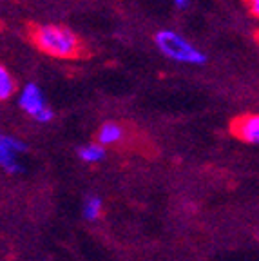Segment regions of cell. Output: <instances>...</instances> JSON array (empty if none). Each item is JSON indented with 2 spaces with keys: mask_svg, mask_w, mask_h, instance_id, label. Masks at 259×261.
Here are the masks:
<instances>
[{
  "mask_svg": "<svg viewBox=\"0 0 259 261\" xmlns=\"http://www.w3.org/2000/svg\"><path fill=\"white\" fill-rule=\"evenodd\" d=\"M29 38L35 47L49 57L73 60L84 55L85 47L76 33L60 24H38L29 29Z\"/></svg>",
  "mask_w": 259,
  "mask_h": 261,
  "instance_id": "1",
  "label": "cell"
},
{
  "mask_svg": "<svg viewBox=\"0 0 259 261\" xmlns=\"http://www.w3.org/2000/svg\"><path fill=\"white\" fill-rule=\"evenodd\" d=\"M154 42H156V47L162 51L163 57H167L172 62L189 65H203L206 62V55L199 51L198 47H194L185 37H182L176 31L162 29L156 33Z\"/></svg>",
  "mask_w": 259,
  "mask_h": 261,
  "instance_id": "2",
  "label": "cell"
},
{
  "mask_svg": "<svg viewBox=\"0 0 259 261\" xmlns=\"http://www.w3.org/2000/svg\"><path fill=\"white\" fill-rule=\"evenodd\" d=\"M25 151V143L15 136L4 135L0 138V165L9 172V174H18L22 172V165L18 162V154Z\"/></svg>",
  "mask_w": 259,
  "mask_h": 261,
  "instance_id": "3",
  "label": "cell"
},
{
  "mask_svg": "<svg viewBox=\"0 0 259 261\" xmlns=\"http://www.w3.org/2000/svg\"><path fill=\"white\" fill-rule=\"evenodd\" d=\"M232 135L247 143L259 145V114H243L232 122Z\"/></svg>",
  "mask_w": 259,
  "mask_h": 261,
  "instance_id": "4",
  "label": "cell"
},
{
  "mask_svg": "<svg viewBox=\"0 0 259 261\" xmlns=\"http://www.w3.org/2000/svg\"><path fill=\"white\" fill-rule=\"evenodd\" d=\"M18 106H20L22 111H25V113L31 114L33 118H35L40 111H44L47 107V103H45L44 93H42L37 84H25L20 91Z\"/></svg>",
  "mask_w": 259,
  "mask_h": 261,
  "instance_id": "5",
  "label": "cell"
},
{
  "mask_svg": "<svg viewBox=\"0 0 259 261\" xmlns=\"http://www.w3.org/2000/svg\"><path fill=\"white\" fill-rule=\"evenodd\" d=\"M123 136H125L123 125H120L118 122H106L98 129L96 138L100 145L107 147V145H116V143H120L123 140Z\"/></svg>",
  "mask_w": 259,
  "mask_h": 261,
  "instance_id": "6",
  "label": "cell"
},
{
  "mask_svg": "<svg viewBox=\"0 0 259 261\" xmlns=\"http://www.w3.org/2000/svg\"><path fill=\"white\" fill-rule=\"evenodd\" d=\"M78 158L85 163H98L106 158V147L100 143H87L78 149Z\"/></svg>",
  "mask_w": 259,
  "mask_h": 261,
  "instance_id": "7",
  "label": "cell"
},
{
  "mask_svg": "<svg viewBox=\"0 0 259 261\" xmlns=\"http://www.w3.org/2000/svg\"><path fill=\"white\" fill-rule=\"evenodd\" d=\"M16 91V82L13 78L11 71H8V67H0V100H8L15 94Z\"/></svg>",
  "mask_w": 259,
  "mask_h": 261,
  "instance_id": "8",
  "label": "cell"
},
{
  "mask_svg": "<svg viewBox=\"0 0 259 261\" xmlns=\"http://www.w3.org/2000/svg\"><path fill=\"white\" fill-rule=\"evenodd\" d=\"M82 214H84L85 220L94 221L98 220V216L101 214V200L98 196H87L84 201V207H82Z\"/></svg>",
  "mask_w": 259,
  "mask_h": 261,
  "instance_id": "9",
  "label": "cell"
},
{
  "mask_svg": "<svg viewBox=\"0 0 259 261\" xmlns=\"http://www.w3.org/2000/svg\"><path fill=\"white\" fill-rule=\"evenodd\" d=\"M53 116H55L53 109H51V107H45L44 111H40V113L35 116V120H37L38 123H49L53 120Z\"/></svg>",
  "mask_w": 259,
  "mask_h": 261,
  "instance_id": "10",
  "label": "cell"
},
{
  "mask_svg": "<svg viewBox=\"0 0 259 261\" xmlns=\"http://www.w3.org/2000/svg\"><path fill=\"white\" fill-rule=\"evenodd\" d=\"M243 2L247 4L248 11H250L252 15L259 20V0H243Z\"/></svg>",
  "mask_w": 259,
  "mask_h": 261,
  "instance_id": "11",
  "label": "cell"
},
{
  "mask_svg": "<svg viewBox=\"0 0 259 261\" xmlns=\"http://www.w3.org/2000/svg\"><path fill=\"white\" fill-rule=\"evenodd\" d=\"M174 4H176V8H179V9H187L189 4H191V0H174Z\"/></svg>",
  "mask_w": 259,
  "mask_h": 261,
  "instance_id": "12",
  "label": "cell"
}]
</instances>
